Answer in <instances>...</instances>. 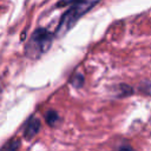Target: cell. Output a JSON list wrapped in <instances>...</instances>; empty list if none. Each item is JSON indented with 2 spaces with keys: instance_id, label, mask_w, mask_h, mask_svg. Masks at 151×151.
<instances>
[{
  "instance_id": "cell-1",
  "label": "cell",
  "mask_w": 151,
  "mask_h": 151,
  "mask_svg": "<svg viewBox=\"0 0 151 151\" xmlns=\"http://www.w3.org/2000/svg\"><path fill=\"white\" fill-rule=\"evenodd\" d=\"M97 0H77L73 2V5L70 7L68 11L64 13L61 17V20L59 22L57 32L59 34L66 33L68 29L72 28V26L78 21V19L84 15L86 12H88L94 5Z\"/></svg>"
},
{
  "instance_id": "cell-2",
  "label": "cell",
  "mask_w": 151,
  "mask_h": 151,
  "mask_svg": "<svg viewBox=\"0 0 151 151\" xmlns=\"http://www.w3.org/2000/svg\"><path fill=\"white\" fill-rule=\"evenodd\" d=\"M53 40V35L45 28H38L33 32L29 38V41L26 45V54L31 58H37L40 54L45 53Z\"/></svg>"
},
{
  "instance_id": "cell-3",
  "label": "cell",
  "mask_w": 151,
  "mask_h": 151,
  "mask_svg": "<svg viewBox=\"0 0 151 151\" xmlns=\"http://www.w3.org/2000/svg\"><path fill=\"white\" fill-rule=\"evenodd\" d=\"M40 130V120L37 119V118H31L26 126H25V130H24V134H25V138L27 139H31L33 138Z\"/></svg>"
},
{
  "instance_id": "cell-4",
  "label": "cell",
  "mask_w": 151,
  "mask_h": 151,
  "mask_svg": "<svg viewBox=\"0 0 151 151\" xmlns=\"http://www.w3.org/2000/svg\"><path fill=\"white\" fill-rule=\"evenodd\" d=\"M58 120V114L54 112V111H50L47 112L46 114V122L50 124V125H54Z\"/></svg>"
},
{
  "instance_id": "cell-5",
  "label": "cell",
  "mask_w": 151,
  "mask_h": 151,
  "mask_svg": "<svg viewBox=\"0 0 151 151\" xmlns=\"http://www.w3.org/2000/svg\"><path fill=\"white\" fill-rule=\"evenodd\" d=\"M83 81H84V79H83V77H81L80 74L74 76V77H73V79H72L73 85H74V86H77V87H80V86H81V84H83Z\"/></svg>"
},
{
  "instance_id": "cell-6",
  "label": "cell",
  "mask_w": 151,
  "mask_h": 151,
  "mask_svg": "<svg viewBox=\"0 0 151 151\" xmlns=\"http://www.w3.org/2000/svg\"><path fill=\"white\" fill-rule=\"evenodd\" d=\"M19 142L18 140H11L8 144H6L5 146H4V149H8V150H15V149H18L19 147Z\"/></svg>"
},
{
  "instance_id": "cell-7",
  "label": "cell",
  "mask_w": 151,
  "mask_h": 151,
  "mask_svg": "<svg viewBox=\"0 0 151 151\" xmlns=\"http://www.w3.org/2000/svg\"><path fill=\"white\" fill-rule=\"evenodd\" d=\"M140 88H142L146 94L151 96V83H145V84H143V85L140 86Z\"/></svg>"
}]
</instances>
